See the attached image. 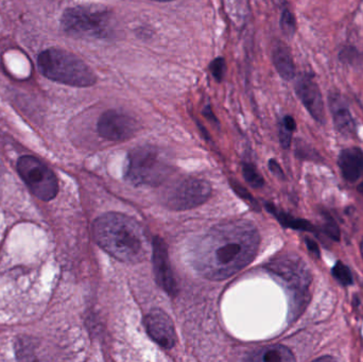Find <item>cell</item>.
<instances>
[{"label":"cell","mask_w":363,"mask_h":362,"mask_svg":"<svg viewBox=\"0 0 363 362\" xmlns=\"http://www.w3.org/2000/svg\"><path fill=\"white\" fill-rule=\"evenodd\" d=\"M251 362H292L296 357L289 349L284 346H270L252 353L247 358Z\"/></svg>","instance_id":"obj_15"},{"label":"cell","mask_w":363,"mask_h":362,"mask_svg":"<svg viewBox=\"0 0 363 362\" xmlns=\"http://www.w3.org/2000/svg\"><path fill=\"white\" fill-rule=\"evenodd\" d=\"M281 31L287 36H294L296 30V17L292 14L291 11L285 9L281 13Z\"/></svg>","instance_id":"obj_21"},{"label":"cell","mask_w":363,"mask_h":362,"mask_svg":"<svg viewBox=\"0 0 363 362\" xmlns=\"http://www.w3.org/2000/svg\"><path fill=\"white\" fill-rule=\"evenodd\" d=\"M243 176H245V181L252 186L258 187L264 186V178L260 176L259 172L256 169L255 166L252 165L250 163H245L242 165Z\"/></svg>","instance_id":"obj_20"},{"label":"cell","mask_w":363,"mask_h":362,"mask_svg":"<svg viewBox=\"0 0 363 362\" xmlns=\"http://www.w3.org/2000/svg\"><path fill=\"white\" fill-rule=\"evenodd\" d=\"M153 1L169 2V1H174V0H153Z\"/></svg>","instance_id":"obj_29"},{"label":"cell","mask_w":363,"mask_h":362,"mask_svg":"<svg viewBox=\"0 0 363 362\" xmlns=\"http://www.w3.org/2000/svg\"><path fill=\"white\" fill-rule=\"evenodd\" d=\"M149 337L165 350H170L177 344V333L172 318L161 310L149 312L145 320Z\"/></svg>","instance_id":"obj_10"},{"label":"cell","mask_w":363,"mask_h":362,"mask_svg":"<svg viewBox=\"0 0 363 362\" xmlns=\"http://www.w3.org/2000/svg\"><path fill=\"white\" fill-rule=\"evenodd\" d=\"M4 166L0 163V188H1L2 174H4Z\"/></svg>","instance_id":"obj_26"},{"label":"cell","mask_w":363,"mask_h":362,"mask_svg":"<svg viewBox=\"0 0 363 362\" xmlns=\"http://www.w3.org/2000/svg\"><path fill=\"white\" fill-rule=\"evenodd\" d=\"M323 232L326 234V236H328L334 242H340V229H339L338 225H337L336 221L333 219L332 216L326 215L324 217Z\"/></svg>","instance_id":"obj_22"},{"label":"cell","mask_w":363,"mask_h":362,"mask_svg":"<svg viewBox=\"0 0 363 362\" xmlns=\"http://www.w3.org/2000/svg\"><path fill=\"white\" fill-rule=\"evenodd\" d=\"M62 27L69 35L80 38H108L114 34V15L99 4L68 9L62 16Z\"/></svg>","instance_id":"obj_4"},{"label":"cell","mask_w":363,"mask_h":362,"mask_svg":"<svg viewBox=\"0 0 363 362\" xmlns=\"http://www.w3.org/2000/svg\"><path fill=\"white\" fill-rule=\"evenodd\" d=\"M266 206L267 210L279 220V222L281 223L284 227L296 230V231L311 232V233H315V232H317L315 225H311L309 221L304 220V219L294 218L291 215L277 210L272 204H267Z\"/></svg>","instance_id":"obj_17"},{"label":"cell","mask_w":363,"mask_h":362,"mask_svg":"<svg viewBox=\"0 0 363 362\" xmlns=\"http://www.w3.org/2000/svg\"><path fill=\"white\" fill-rule=\"evenodd\" d=\"M269 166H270V170L275 174V176H279V178H284V172L281 170V166L279 165L277 161L272 159L269 162Z\"/></svg>","instance_id":"obj_25"},{"label":"cell","mask_w":363,"mask_h":362,"mask_svg":"<svg viewBox=\"0 0 363 362\" xmlns=\"http://www.w3.org/2000/svg\"><path fill=\"white\" fill-rule=\"evenodd\" d=\"M296 123L294 117L287 116L284 117L281 125H279V140H281V146L284 148H289L291 145L292 134L296 131Z\"/></svg>","instance_id":"obj_18"},{"label":"cell","mask_w":363,"mask_h":362,"mask_svg":"<svg viewBox=\"0 0 363 362\" xmlns=\"http://www.w3.org/2000/svg\"><path fill=\"white\" fill-rule=\"evenodd\" d=\"M267 269L296 289H305L311 280L306 265L296 255L277 257L268 264Z\"/></svg>","instance_id":"obj_9"},{"label":"cell","mask_w":363,"mask_h":362,"mask_svg":"<svg viewBox=\"0 0 363 362\" xmlns=\"http://www.w3.org/2000/svg\"><path fill=\"white\" fill-rule=\"evenodd\" d=\"M98 133L111 142H125L138 133L140 125L135 118L121 111L110 110L100 116Z\"/></svg>","instance_id":"obj_8"},{"label":"cell","mask_w":363,"mask_h":362,"mask_svg":"<svg viewBox=\"0 0 363 362\" xmlns=\"http://www.w3.org/2000/svg\"><path fill=\"white\" fill-rule=\"evenodd\" d=\"M259 234L247 220H233L211 227L191 251L194 269L211 281L230 278L257 255Z\"/></svg>","instance_id":"obj_1"},{"label":"cell","mask_w":363,"mask_h":362,"mask_svg":"<svg viewBox=\"0 0 363 362\" xmlns=\"http://www.w3.org/2000/svg\"><path fill=\"white\" fill-rule=\"evenodd\" d=\"M225 60L223 57H217L211 62L209 69H211V74H213L215 80L218 82H221L223 80L224 74H225Z\"/></svg>","instance_id":"obj_23"},{"label":"cell","mask_w":363,"mask_h":362,"mask_svg":"<svg viewBox=\"0 0 363 362\" xmlns=\"http://www.w3.org/2000/svg\"><path fill=\"white\" fill-rule=\"evenodd\" d=\"M296 91L309 114L320 123H325V108L321 91L311 74H305L298 79Z\"/></svg>","instance_id":"obj_12"},{"label":"cell","mask_w":363,"mask_h":362,"mask_svg":"<svg viewBox=\"0 0 363 362\" xmlns=\"http://www.w3.org/2000/svg\"><path fill=\"white\" fill-rule=\"evenodd\" d=\"M334 361V358H332V357L328 356V357H321V358L317 359V361Z\"/></svg>","instance_id":"obj_27"},{"label":"cell","mask_w":363,"mask_h":362,"mask_svg":"<svg viewBox=\"0 0 363 362\" xmlns=\"http://www.w3.org/2000/svg\"><path fill=\"white\" fill-rule=\"evenodd\" d=\"M305 242H306L307 249L311 251V253H313L318 259H320V257H321V253H320V248L317 242H315V240L311 239V238H306Z\"/></svg>","instance_id":"obj_24"},{"label":"cell","mask_w":363,"mask_h":362,"mask_svg":"<svg viewBox=\"0 0 363 362\" xmlns=\"http://www.w3.org/2000/svg\"><path fill=\"white\" fill-rule=\"evenodd\" d=\"M153 267L157 284L169 295L178 293V285L174 280L170 265L167 244L161 237H155L152 244Z\"/></svg>","instance_id":"obj_11"},{"label":"cell","mask_w":363,"mask_h":362,"mask_svg":"<svg viewBox=\"0 0 363 362\" xmlns=\"http://www.w3.org/2000/svg\"><path fill=\"white\" fill-rule=\"evenodd\" d=\"M330 106L337 131L345 137L355 135L356 123L345 99L339 94H332L330 95Z\"/></svg>","instance_id":"obj_13"},{"label":"cell","mask_w":363,"mask_h":362,"mask_svg":"<svg viewBox=\"0 0 363 362\" xmlns=\"http://www.w3.org/2000/svg\"><path fill=\"white\" fill-rule=\"evenodd\" d=\"M338 165L345 180L356 182L363 174V151L358 147L345 149L339 155Z\"/></svg>","instance_id":"obj_14"},{"label":"cell","mask_w":363,"mask_h":362,"mask_svg":"<svg viewBox=\"0 0 363 362\" xmlns=\"http://www.w3.org/2000/svg\"><path fill=\"white\" fill-rule=\"evenodd\" d=\"M38 64L46 78L62 84L89 87L97 82V77L91 67L64 49H46L38 55Z\"/></svg>","instance_id":"obj_3"},{"label":"cell","mask_w":363,"mask_h":362,"mask_svg":"<svg viewBox=\"0 0 363 362\" xmlns=\"http://www.w3.org/2000/svg\"><path fill=\"white\" fill-rule=\"evenodd\" d=\"M17 171L29 191L43 201L57 197L59 183L52 170L36 157H21L17 162Z\"/></svg>","instance_id":"obj_6"},{"label":"cell","mask_w":363,"mask_h":362,"mask_svg":"<svg viewBox=\"0 0 363 362\" xmlns=\"http://www.w3.org/2000/svg\"><path fill=\"white\" fill-rule=\"evenodd\" d=\"M360 252H362V255L363 257V239L362 240V244H360Z\"/></svg>","instance_id":"obj_30"},{"label":"cell","mask_w":363,"mask_h":362,"mask_svg":"<svg viewBox=\"0 0 363 362\" xmlns=\"http://www.w3.org/2000/svg\"><path fill=\"white\" fill-rule=\"evenodd\" d=\"M332 274L335 280L343 286H351L354 284L353 274H352L350 268L345 266L342 261H338L333 267Z\"/></svg>","instance_id":"obj_19"},{"label":"cell","mask_w":363,"mask_h":362,"mask_svg":"<svg viewBox=\"0 0 363 362\" xmlns=\"http://www.w3.org/2000/svg\"><path fill=\"white\" fill-rule=\"evenodd\" d=\"M358 191H359V193L363 196V180L362 182L360 183L359 186H358Z\"/></svg>","instance_id":"obj_28"},{"label":"cell","mask_w":363,"mask_h":362,"mask_svg":"<svg viewBox=\"0 0 363 362\" xmlns=\"http://www.w3.org/2000/svg\"><path fill=\"white\" fill-rule=\"evenodd\" d=\"M93 233L98 246L118 261L140 263L148 255L146 232L131 217L119 213L102 215L94 223Z\"/></svg>","instance_id":"obj_2"},{"label":"cell","mask_w":363,"mask_h":362,"mask_svg":"<svg viewBox=\"0 0 363 362\" xmlns=\"http://www.w3.org/2000/svg\"><path fill=\"white\" fill-rule=\"evenodd\" d=\"M172 170L169 161L159 149L138 147L130 152L125 178L134 186H157L167 180Z\"/></svg>","instance_id":"obj_5"},{"label":"cell","mask_w":363,"mask_h":362,"mask_svg":"<svg viewBox=\"0 0 363 362\" xmlns=\"http://www.w3.org/2000/svg\"><path fill=\"white\" fill-rule=\"evenodd\" d=\"M273 63L279 76L284 80L290 81L296 77V66L291 52L287 47L279 45L273 51Z\"/></svg>","instance_id":"obj_16"},{"label":"cell","mask_w":363,"mask_h":362,"mask_svg":"<svg viewBox=\"0 0 363 362\" xmlns=\"http://www.w3.org/2000/svg\"><path fill=\"white\" fill-rule=\"evenodd\" d=\"M211 184L200 179L190 178L182 181L166 193L168 208L176 210H187L204 204L211 198Z\"/></svg>","instance_id":"obj_7"}]
</instances>
